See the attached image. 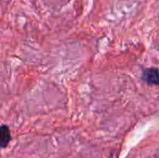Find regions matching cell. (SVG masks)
<instances>
[{"mask_svg": "<svg viewBox=\"0 0 159 158\" xmlns=\"http://www.w3.org/2000/svg\"><path fill=\"white\" fill-rule=\"evenodd\" d=\"M143 79L148 85L159 86V71L157 68L150 67L143 71Z\"/></svg>", "mask_w": 159, "mask_h": 158, "instance_id": "1", "label": "cell"}, {"mask_svg": "<svg viewBox=\"0 0 159 158\" xmlns=\"http://www.w3.org/2000/svg\"><path fill=\"white\" fill-rule=\"evenodd\" d=\"M157 158H159V153H158V155L157 156Z\"/></svg>", "mask_w": 159, "mask_h": 158, "instance_id": "3", "label": "cell"}, {"mask_svg": "<svg viewBox=\"0 0 159 158\" xmlns=\"http://www.w3.org/2000/svg\"><path fill=\"white\" fill-rule=\"evenodd\" d=\"M11 140L9 128L6 125L0 126V148H6Z\"/></svg>", "mask_w": 159, "mask_h": 158, "instance_id": "2", "label": "cell"}]
</instances>
